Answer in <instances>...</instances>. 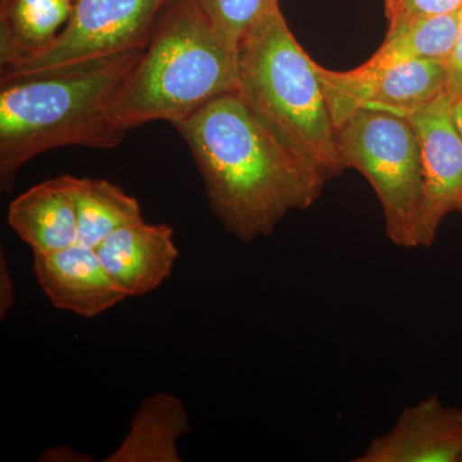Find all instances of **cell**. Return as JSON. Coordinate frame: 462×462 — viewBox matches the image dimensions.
Wrapping results in <instances>:
<instances>
[{
  "label": "cell",
  "mask_w": 462,
  "mask_h": 462,
  "mask_svg": "<svg viewBox=\"0 0 462 462\" xmlns=\"http://www.w3.org/2000/svg\"><path fill=\"white\" fill-rule=\"evenodd\" d=\"M172 126L199 167L209 208L245 245L272 236L291 212L314 206L328 182L273 138L236 91Z\"/></svg>",
  "instance_id": "6da1fadb"
},
{
  "label": "cell",
  "mask_w": 462,
  "mask_h": 462,
  "mask_svg": "<svg viewBox=\"0 0 462 462\" xmlns=\"http://www.w3.org/2000/svg\"><path fill=\"white\" fill-rule=\"evenodd\" d=\"M145 50L121 51L0 76V189L51 149L118 147L106 125L112 97Z\"/></svg>",
  "instance_id": "7a4b0ae2"
},
{
  "label": "cell",
  "mask_w": 462,
  "mask_h": 462,
  "mask_svg": "<svg viewBox=\"0 0 462 462\" xmlns=\"http://www.w3.org/2000/svg\"><path fill=\"white\" fill-rule=\"evenodd\" d=\"M236 87L238 54L221 41L199 0H173L112 97L106 125L123 143L135 127L179 123Z\"/></svg>",
  "instance_id": "3957f363"
},
{
  "label": "cell",
  "mask_w": 462,
  "mask_h": 462,
  "mask_svg": "<svg viewBox=\"0 0 462 462\" xmlns=\"http://www.w3.org/2000/svg\"><path fill=\"white\" fill-rule=\"evenodd\" d=\"M236 93L273 138L328 181L345 171L315 60L289 29L281 7L264 14L243 39Z\"/></svg>",
  "instance_id": "277c9868"
},
{
  "label": "cell",
  "mask_w": 462,
  "mask_h": 462,
  "mask_svg": "<svg viewBox=\"0 0 462 462\" xmlns=\"http://www.w3.org/2000/svg\"><path fill=\"white\" fill-rule=\"evenodd\" d=\"M343 169L361 173L375 191L385 236L410 247L421 199V153L411 123L384 109H358L337 127Z\"/></svg>",
  "instance_id": "5b68a950"
},
{
  "label": "cell",
  "mask_w": 462,
  "mask_h": 462,
  "mask_svg": "<svg viewBox=\"0 0 462 462\" xmlns=\"http://www.w3.org/2000/svg\"><path fill=\"white\" fill-rule=\"evenodd\" d=\"M173 0H78L71 17L48 47L2 67L20 74L47 67L145 50Z\"/></svg>",
  "instance_id": "8992f818"
},
{
  "label": "cell",
  "mask_w": 462,
  "mask_h": 462,
  "mask_svg": "<svg viewBox=\"0 0 462 462\" xmlns=\"http://www.w3.org/2000/svg\"><path fill=\"white\" fill-rule=\"evenodd\" d=\"M411 123L421 153V199L409 249L430 248L443 220L462 206V134L448 93L410 109L388 111Z\"/></svg>",
  "instance_id": "52a82bcc"
},
{
  "label": "cell",
  "mask_w": 462,
  "mask_h": 462,
  "mask_svg": "<svg viewBox=\"0 0 462 462\" xmlns=\"http://www.w3.org/2000/svg\"><path fill=\"white\" fill-rule=\"evenodd\" d=\"M316 74L334 125L339 126L358 109L401 111L425 105L447 91V62L413 60L375 69L333 71L315 62Z\"/></svg>",
  "instance_id": "ba28073f"
},
{
  "label": "cell",
  "mask_w": 462,
  "mask_h": 462,
  "mask_svg": "<svg viewBox=\"0 0 462 462\" xmlns=\"http://www.w3.org/2000/svg\"><path fill=\"white\" fill-rule=\"evenodd\" d=\"M354 462H462V409L437 394L404 407L396 424Z\"/></svg>",
  "instance_id": "9c48e42d"
},
{
  "label": "cell",
  "mask_w": 462,
  "mask_h": 462,
  "mask_svg": "<svg viewBox=\"0 0 462 462\" xmlns=\"http://www.w3.org/2000/svg\"><path fill=\"white\" fill-rule=\"evenodd\" d=\"M32 270L51 305L80 318H97L129 298L106 272L96 249L80 242L33 254Z\"/></svg>",
  "instance_id": "30bf717a"
},
{
  "label": "cell",
  "mask_w": 462,
  "mask_h": 462,
  "mask_svg": "<svg viewBox=\"0 0 462 462\" xmlns=\"http://www.w3.org/2000/svg\"><path fill=\"white\" fill-rule=\"evenodd\" d=\"M94 249L112 281L129 298L156 291L171 276L179 258L172 227L145 220L114 231Z\"/></svg>",
  "instance_id": "8fae6325"
},
{
  "label": "cell",
  "mask_w": 462,
  "mask_h": 462,
  "mask_svg": "<svg viewBox=\"0 0 462 462\" xmlns=\"http://www.w3.org/2000/svg\"><path fill=\"white\" fill-rule=\"evenodd\" d=\"M7 221L33 254H51L79 242L74 176L42 181L8 206Z\"/></svg>",
  "instance_id": "7c38bea8"
},
{
  "label": "cell",
  "mask_w": 462,
  "mask_h": 462,
  "mask_svg": "<svg viewBox=\"0 0 462 462\" xmlns=\"http://www.w3.org/2000/svg\"><path fill=\"white\" fill-rule=\"evenodd\" d=\"M191 430L180 398L160 392L143 400L121 445L105 462H180L179 439Z\"/></svg>",
  "instance_id": "4fadbf2b"
},
{
  "label": "cell",
  "mask_w": 462,
  "mask_h": 462,
  "mask_svg": "<svg viewBox=\"0 0 462 462\" xmlns=\"http://www.w3.org/2000/svg\"><path fill=\"white\" fill-rule=\"evenodd\" d=\"M74 0H9L0 9L2 67L48 47L65 29Z\"/></svg>",
  "instance_id": "5bb4252c"
},
{
  "label": "cell",
  "mask_w": 462,
  "mask_h": 462,
  "mask_svg": "<svg viewBox=\"0 0 462 462\" xmlns=\"http://www.w3.org/2000/svg\"><path fill=\"white\" fill-rule=\"evenodd\" d=\"M460 11L413 18L388 27L384 42L361 71H375L384 67L413 60H436L448 62L457 39Z\"/></svg>",
  "instance_id": "9a60e30c"
},
{
  "label": "cell",
  "mask_w": 462,
  "mask_h": 462,
  "mask_svg": "<svg viewBox=\"0 0 462 462\" xmlns=\"http://www.w3.org/2000/svg\"><path fill=\"white\" fill-rule=\"evenodd\" d=\"M79 242L96 248L109 234L144 220L135 197L106 179L74 176Z\"/></svg>",
  "instance_id": "2e32d148"
},
{
  "label": "cell",
  "mask_w": 462,
  "mask_h": 462,
  "mask_svg": "<svg viewBox=\"0 0 462 462\" xmlns=\"http://www.w3.org/2000/svg\"><path fill=\"white\" fill-rule=\"evenodd\" d=\"M221 41L238 54L243 39L279 0H199Z\"/></svg>",
  "instance_id": "e0dca14e"
},
{
  "label": "cell",
  "mask_w": 462,
  "mask_h": 462,
  "mask_svg": "<svg viewBox=\"0 0 462 462\" xmlns=\"http://www.w3.org/2000/svg\"><path fill=\"white\" fill-rule=\"evenodd\" d=\"M388 27L413 18L452 14L462 9V0H383Z\"/></svg>",
  "instance_id": "ac0fdd59"
},
{
  "label": "cell",
  "mask_w": 462,
  "mask_h": 462,
  "mask_svg": "<svg viewBox=\"0 0 462 462\" xmlns=\"http://www.w3.org/2000/svg\"><path fill=\"white\" fill-rule=\"evenodd\" d=\"M447 74H448L447 93L451 96L452 99L462 98V9L454 51L447 62Z\"/></svg>",
  "instance_id": "d6986e66"
},
{
  "label": "cell",
  "mask_w": 462,
  "mask_h": 462,
  "mask_svg": "<svg viewBox=\"0 0 462 462\" xmlns=\"http://www.w3.org/2000/svg\"><path fill=\"white\" fill-rule=\"evenodd\" d=\"M16 303V288L5 251L0 252V319L5 320Z\"/></svg>",
  "instance_id": "ffe728a7"
},
{
  "label": "cell",
  "mask_w": 462,
  "mask_h": 462,
  "mask_svg": "<svg viewBox=\"0 0 462 462\" xmlns=\"http://www.w3.org/2000/svg\"><path fill=\"white\" fill-rule=\"evenodd\" d=\"M39 461L47 462H88L93 461L90 456L80 454L75 451L71 447L60 446L51 447L47 451L42 452Z\"/></svg>",
  "instance_id": "44dd1931"
},
{
  "label": "cell",
  "mask_w": 462,
  "mask_h": 462,
  "mask_svg": "<svg viewBox=\"0 0 462 462\" xmlns=\"http://www.w3.org/2000/svg\"><path fill=\"white\" fill-rule=\"evenodd\" d=\"M454 115L456 124H457L458 130L462 134V98L454 99ZM458 212L462 215V206Z\"/></svg>",
  "instance_id": "7402d4cb"
},
{
  "label": "cell",
  "mask_w": 462,
  "mask_h": 462,
  "mask_svg": "<svg viewBox=\"0 0 462 462\" xmlns=\"http://www.w3.org/2000/svg\"><path fill=\"white\" fill-rule=\"evenodd\" d=\"M9 0H0V9L5 8L8 5Z\"/></svg>",
  "instance_id": "603a6c76"
},
{
  "label": "cell",
  "mask_w": 462,
  "mask_h": 462,
  "mask_svg": "<svg viewBox=\"0 0 462 462\" xmlns=\"http://www.w3.org/2000/svg\"><path fill=\"white\" fill-rule=\"evenodd\" d=\"M74 2L76 3V2H78V0H74Z\"/></svg>",
  "instance_id": "cb8c5ba5"
}]
</instances>
